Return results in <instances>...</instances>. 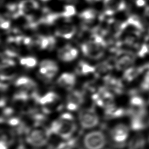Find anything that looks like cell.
<instances>
[{
  "instance_id": "cell-10",
  "label": "cell",
  "mask_w": 149,
  "mask_h": 149,
  "mask_svg": "<svg viewBox=\"0 0 149 149\" xmlns=\"http://www.w3.org/2000/svg\"><path fill=\"white\" fill-rule=\"evenodd\" d=\"M134 59V55L132 52L119 50L116 52L115 66L118 70L126 69L133 64Z\"/></svg>"
},
{
  "instance_id": "cell-9",
  "label": "cell",
  "mask_w": 149,
  "mask_h": 149,
  "mask_svg": "<svg viewBox=\"0 0 149 149\" xmlns=\"http://www.w3.org/2000/svg\"><path fill=\"white\" fill-rule=\"evenodd\" d=\"M56 44L54 37L49 36L36 35L31 38V46L35 47L40 49L52 50Z\"/></svg>"
},
{
  "instance_id": "cell-31",
  "label": "cell",
  "mask_w": 149,
  "mask_h": 149,
  "mask_svg": "<svg viewBox=\"0 0 149 149\" xmlns=\"http://www.w3.org/2000/svg\"><path fill=\"white\" fill-rule=\"evenodd\" d=\"M148 53V52L147 48L146 47V45L143 44L141 45L140 50L138 52V55L139 56H140V57H143V56H144Z\"/></svg>"
},
{
  "instance_id": "cell-8",
  "label": "cell",
  "mask_w": 149,
  "mask_h": 149,
  "mask_svg": "<svg viewBox=\"0 0 149 149\" xmlns=\"http://www.w3.org/2000/svg\"><path fill=\"white\" fill-rule=\"evenodd\" d=\"M84 101V91L73 90L68 94L66 108L69 111H77Z\"/></svg>"
},
{
  "instance_id": "cell-25",
  "label": "cell",
  "mask_w": 149,
  "mask_h": 149,
  "mask_svg": "<svg viewBox=\"0 0 149 149\" xmlns=\"http://www.w3.org/2000/svg\"><path fill=\"white\" fill-rule=\"evenodd\" d=\"M130 105L133 108H143L145 107V101L143 98L135 94L130 98Z\"/></svg>"
},
{
  "instance_id": "cell-6",
  "label": "cell",
  "mask_w": 149,
  "mask_h": 149,
  "mask_svg": "<svg viewBox=\"0 0 149 149\" xmlns=\"http://www.w3.org/2000/svg\"><path fill=\"white\" fill-rule=\"evenodd\" d=\"M129 133V127L125 124L118 123L113 126L109 131L108 135L114 146L123 147Z\"/></svg>"
},
{
  "instance_id": "cell-5",
  "label": "cell",
  "mask_w": 149,
  "mask_h": 149,
  "mask_svg": "<svg viewBox=\"0 0 149 149\" xmlns=\"http://www.w3.org/2000/svg\"><path fill=\"white\" fill-rule=\"evenodd\" d=\"M78 120L83 129L91 130L98 125L100 118L95 109L91 107L84 108L79 111Z\"/></svg>"
},
{
  "instance_id": "cell-30",
  "label": "cell",
  "mask_w": 149,
  "mask_h": 149,
  "mask_svg": "<svg viewBox=\"0 0 149 149\" xmlns=\"http://www.w3.org/2000/svg\"><path fill=\"white\" fill-rule=\"evenodd\" d=\"M8 124L12 127H18L21 125L20 120L17 117H10L7 119Z\"/></svg>"
},
{
  "instance_id": "cell-11",
  "label": "cell",
  "mask_w": 149,
  "mask_h": 149,
  "mask_svg": "<svg viewBox=\"0 0 149 149\" xmlns=\"http://www.w3.org/2000/svg\"><path fill=\"white\" fill-rule=\"evenodd\" d=\"M15 85L20 90L29 93L31 95L36 91L37 83L31 78L27 76H21L15 81Z\"/></svg>"
},
{
  "instance_id": "cell-23",
  "label": "cell",
  "mask_w": 149,
  "mask_h": 149,
  "mask_svg": "<svg viewBox=\"0 0 149 149\" xmlns=\"http://www.w3.org/2000/svg\"><path fill=\"white\" fill-rule=\"evenodd\" d=\"M6 8L8 9V12L9 17L16 19L23 15V12H22L19 6V4L10 3L7 5Z\"/></svg>"
},
{
  "instance_id": "cell-34",
  "label": "cell",
  "mask_w": 149,
  "mask_h": 149,
  "mask_svg": "<svg viewBox=\"0 0 149 149\" xmlns=\"http://www.w3.org/2000/svg\"><path fill=\"white\" fill-rule=\"evenodd\" d=\"M6 100L5 99V98L3 97H2L1 98V107H5V104H6Z\"/></svg>"
},
{
  "instance_id": "cell-35",
  "label": "cell",
  "mask_w": 149,
  "mask_h": 149,
  "mask_svg": "<svg viewBox=\"0 0 149 149\" xmlns=\"http://www.w3.org/2000/svg\"><path fill=\"white\" fill-rule=\"evenodd\" d=\"M144 13L146 16L149 17V6H147L145 10H144Z\"/></svg>"
},
{
  "instance_id": "cell-29",
  "label": "cell",
  "mask_w": 149,
  "mask_h": 149,
  "mask_svg": "<svg viewBox=\"0 0 149 149\" xmlns=\"http://www.w3.org/2000/svg\"><path fill=\"white\" fill-rule=\"evenodd\" d=\"M140 87L143 91H149V71L145 75L140 84Z\"/></svg>"
},
{
  "instance_id": "cell-40",
  "label": "cell",
  "mask_w": 149,
  "mask_h": 149,
  "mask_svg": "<svg viewBox=\"0 0 149 149\" xmlns=\"http://www.w3.org/2000/svg\"><path fill=\"white\" fill-rule=\"evenodd\" d=\"M148 139H149V138H148ZM148 140H149V139H148Z\"/></svg>"
},
{
  "instance_id": "cell-21",
  "label": "cell",
  "mask_w": 149,
  "mask_h": 149,
  "mask_svg": "<svg viewBox=\"0 0 149 149\" xmlns=\"http://www.w3.org/2000/svg\"><path fill=\"white\" fill-rule=\"evenodd\" d=\"M19 6L24 15L26 12L37 9L39 5L36 0H23L19 3Z\"/></svg>"
},
{
  "instance_id": "cell-24",
  "label": "cell",
  "mask_w": 149,
  "mask_h": 149,
  "mask_svg": "<svg viewBox=\"0 0 149 149\" xmlns=\"http://www.w3.org/2000/svg\"><path fill=\"white\" fill-rule=\"evenodd\" d=\"M20 63L26 68H33L37 63L36 59L33 56H26L20 59Z\"/></svg>"
},
{
  "instance_id": "cell-28",
  "label": "cell",
  "mask_w": 149,
  "mask_h": 149,
  "mask_svg": "<svg viewBox=\"0 0 149 149\" xmlns=\"http://www.w3.org/2000/svg\"><path fill=\"white\" fill-rule=\"evenodd\" d=\"M14 113V110L10 107H6L3 109L2 112V115L1 116V122L5 120V118H9L12 117L13 113Z\"/></svg>"
},
{
  "instance_id": "cell-27",
  "label": "cell",
  "mask_w": 149,
  "mask_h": 149,
  "mask_svg": "<svg viewBox=\"0 0 149 149\" xmlns=\"http://www.w3.org/2000/svg\"><path fill=\"white\" fill-rule=\"evenodd\" d=\"M9 16H1V27L4 30H8L10 27V22L9 19L8 18Z\"/></svg>"
},
{
  "instance_id": "cell-1",
  "label": "cell",
  "mask_w": 149,
  "mask_h": 149,
  "mask_svg": "<svg viewBox=\"0 0 149 149\" xmlns=\"http://www.w3.org/2000/svg\"><path fill=\"white\" fill-rule=\"evenodd\" d=\"M110 139L102 129H91L80 139L81 149H107Z\"/></svg>"
},
{
  "instance_id": "cell-16",
  "label": "cell",
  "mask_w": 149,
  "mask_h": 149,
  "mask_svg": "<svg viewBox=\"0 0 149 149\" xmlns=\"http://www.w3.org/2000/svg\"><path fill=\"white\" fill-rule=\"evenodd\" d=\"M61 17L60 13L52 12L49 9L44 8L42 9V14L39 20L40 23L49 26L53 24Z\"/></svg>"
},
{
  "instance_id": "cell-12",
  "label": "cell",
  "mask_w": 149,
  "mask_h": 149,
  "mask_svg": "<svg viewBox=\"0 0 149 149\" xmlns=\"http://www.w3.org/2000/svg\"><path fill=\"white\" fill-rule=\"evenodd\" d=\"M78 55V51L69 44H67L60 48L58 52L59 59L64 62H70L75 59Z\"/></svg>"
},
{
  "instance_id": "cell-4",
  "label": "cell",
  "mask_w": 149,
  "mask_h": 149,
  "mask_svg": "<svg viewBox=\"0 0 149 149\" xmlns=\"http://www.w3.org/2000/svg\"><path fill=\"white\" fill-rule=\"evenodd\" d=\"M49 129L51 134H56L66 140L72 138L77 129V126L74 120L59 118L51 123Z\"/></svg>"
},
{
  "instance_id": "cell-3",
  "label": "cell",
  "mask_w": 149,
  "mask_h": 149,
  "mask_svg": "<svg viewBox=\"0 0 149 149\" xmlns=\"http://www.w3.org/2000/svg\"><path fill=\"white\" fill-rule=\"evenodd\" d=\"M51 134L49 129L37 123L33 128L28 129L26 133V141L33 147L40 148L47 144Z\"/></svg>"
},
{
  "instance_id": "cell-37",
  "label": "cell",
  "mask_w": 149,
  "mask_h": 149,
  "mask_svg": "<svg viewBox=\"0 0 149 149\" xmlns=\"http://www.w3.org/2000/svg\"><path fill=\"white\" fill-rule=\"evenodd\" d=\"M62 1H64L68 2H76L77 1V0H62Z\"/></svg>"
},
{
  "instance_id": "cell-36",
  "label": "cell",
  "mask_w": 149,
  "mask_h": 149,
  "mask_svg": "<svg viewBox=\"0 0 149 149\" xmlns=\"http://www.w3.org/2000/svg\"><path fill=\"white\" fill-rule=\"evenodd\" d=\"M100 0H86L87 2H89V3H93V2H95L97 1H99Z\"/></svg>"
},
{
  "instance_id": "cell-26",
  "label": "cell",
  "mask_w": 149,
  "mask_h": 149,
  "mask_svg": "<svg viewBox=\"0 0 149 149\" xmlns=\"http://www.w3.org/2000/svg\"><path fill=\"white\" fill-rule=\"evenodd\" d=\"M76 11L75 8L71 5H66L64 6L63 10L61 12V16L64 18H69L75 15Z\"/></svg>"
},
{
  "instance_id": "cell-22",
  "label": "cell",
  "mask_w": 149,
  "mask_h": 149,
  "mask_svg": "<svg viewBox=\"0 0 149 149\" xmlns=\"http://www.w3.org/2000/svg\"><path fill=\"white\" fill-rule=\"evenodd\" d=\"M76 72L78 74L86 75L89 73H94L95 72V68L81 61L78 63L76 68Z\"/></svg>"
},
{
  "instance_id": "cell-18",
  "label": "cell",
  "mask_w": 149,
  "mask_h": 149,
  "mask_svg": "<svg viewBox=\"0 0 149 149\" xmlns=\"http://www.w3.org/2000/svg\"><path fill=\"white\" fill-rule=\"evenodd\" d=\"M59 95L54 91H49L44 95L40 96L38 103H39L42 107L48 109V107L55 104L59 100Z\"/></svg>"
},
{
  "instance_id": "cell-20",
  "label": "cell",
  "mask_w": 149,
  "mask_h": 149,
  "mask_svg": "<svg viewBox=\"0 0 149 149\" xmlns=\"http://www.w3.org/2000/svg\"><path fill=\"white\" fill-rule=\"evenodd\" d=\"M97 13V11L94 9H87L79 13V17L83 23V25H87L94 20Z\"/></svg>"
},
{
  "instance_id": "cell-17",
  "label": "cell",
  "mask_w": 149,
  "mask_h": 149,
  "mask_svg": "<svg viewBox=\"0 0 149 149\" xmlns=\"http://www.w3.org/2000/svg\"><path fill=\"white\" fill-rule=\"evenodd\" d=\"M76 28L75 26L70 24H66L58 27L55 31V35L65 39L71 38L75 34Z\"/></svg>"
},
{
  "instance_id": "cell-7",
  "label": "cell",
  "mask_w": 149,
  "mask_h": 149,
  "mask_svg": "<svg viewBox=\"0 0 149 149\" xmlns=\"http://www.w3.org/2000/svg\"><path fill=\"white\" fill-rule=\"evenodd\" d=\"M58 66L55 62L52 60H44L40 63L39 76L44 80H51L57 73Z\"/></svg>"
},
{
  "instance_id": "cell-19",
  "label": "cell",
  "mask_w": 149,
  "mask_h": 149,
  "mask_svg": "<svg viewBox=\"0 0 149 149\" xmlns=\"http://www.w3.org/2000/svg\"><path fill=\"white\" fill-rule=\"evenodd\" d=\"M146 65L141 67L134 68L131 67L127 68L123 74V78L127 81H131L141 73L144 69H146Z\"/></svg>"
},
{
  "instance_id": "cell-2",
  "label": "cell",
  "mask_w": 149,
  "mask_h": 149,
  "mask_svg": "<svg viewBox=\"0 0 149 149\" xmlns=\"http://www.w3.org/2000/svg\"><path fill=\"white\" fill-rule=\"evenodd\" d=\"M107 45L102 36L93 33L88 41L81 44V49L83 54L88 58L98 59L103 56Z\"/></svg>"
},
{
  "instance_id": "cell-33",
  "label": "cell",
  "mask_w": 149,
  "mask_h": 149,
  "mask_svg": "<svg viewBox=\"0 0 149 149\" xmlns=\"http://www.w3.org/2000/svg\"><path fill=\"white\" fill-rule=\"evenodd\" d=\"M144 44L146 45V47H147V50H148V52L149 53V35L147 36L146 38H145V40H144Z\"/></svg>"
},
{
  "instance_id": "cell-14",
  "label": "cell",
  "mask_w": 149,
  "mask_h": 149,
  "mask_svg": "<svg viewBox=\"0 0 149 149\" xmlns=\"http://www.w3.org/2000/svg\"><path fill=\"white\" fill-rule=\"evenodd\" d=\"M76 76L72 73H63L57 79V84L67 90H72L76 83Z\"/></svg>"
},
{
  "instance_id": "cell-15",
  "label": "cell",
  "mask_w": 149,
  "mask_h": 149,
  "mask_svg": "<svg viewBox=\"0 0 149 149\" xmlns=\"http://www.w3.org/2000/svg\"><path fill=\"white\" fill-rule=\"evenodd\" d=\"M105 12L106 13L112 15L117 11L125 9L126 4L123 0H104Z\"/></svg>"
},
{
  "instance_id": "cell-32",
  "label": "cell",
  "mask_w": 149,
  "mask_h": 149,
  "mask_svg": "<svg viewBox=\"0 0 149 149\" xmlns=\"http://www.w3.org/2000/svg\"><path fill=\"white\" fill-rule=\"evenodd\" d=\"M136 3L137 6H138L139 7H141L146 5V1L145 0H136Z\"/></svg>"
},
{
  "instance_id": "cell-39",
  "label": "cell",
  "mask_w": 149,
  "mask_h": 149,
  "mask_svg": "<svg viewBox=\"0 0 149 149\" xmlns=\"http://www.w3.org/2000/svg\"><path fill=\"white\" fill-rule=\"evenodd\" d=\"M66 149H73V148H66Z\"/></svg>"
},
{
  "instance_id": "cell-13",
  "label": "cell",
  "mask_w": 149,
  "mask_h": 149,
  "mask_svg": "<svg viewBox=\"0 0 149 149\" xmlns=\"http://www.w3.org/2000/svg\"><path fill=\"white\" fill-rule=\"evenodd\" d=\"M105 87L111 92L116 94H120L123 91V86L120 79L111 76H107L104 77Z\"/></svg>"
},
{
  "instance_id": "cell-38",
  "label": "cell",
  "mask_w": 149,
  "mask_h": 149,
  "mask_svg": "<svg viewBox=\"0 0 149 149\" xmlns=\"http://www.w3.org/2000/svg\"><path fill=\"white\" fill-rule=\"evenodd\" d=\"M41 1H44V2H46V1H49V0H41Z\"/></svg>"
}]
</instances>
